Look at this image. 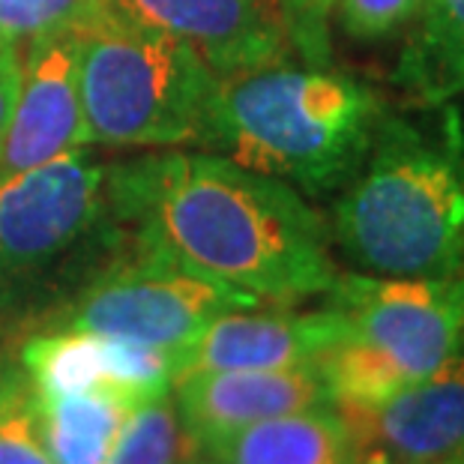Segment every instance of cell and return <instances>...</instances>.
Instances as JSON below:
<instances>
[{
	"mask_svg": "<svg viewBox=\"0 0 464 464\" xmlns=\"http://www.w3.org/2000/svg\"><path fill=\"white\" fill-rule=\"evenodd\" d=\"M108 204L135 252L261 303L333 288V234L294 186L207 150L108 165Z\"/></svg>",
	"mask_w": 464,
	"mask_h": 464,
	"instance_id": "obj_1",
	"label": "cell"
},
{
	"mask_svg": "<svg viewBox=\"0 0 464 464\" xmlns=\"http://www.w3.org/2000/svg\"><path fill=\"white\" fill-rule=\"evenodd\" d=\"M387 114L357 75L279 61L216 75L195 147L324 198L353 180Z\"/></svg>",
	"mask_w": 464,
	"mask_h": 464,
	"instance_id": "obj_2",
	"label": "cell"
},
{
	"mask_svg": "<svg viewBox=\"0 0 464 464\" xmlns=\"http://www.w3.org/2000/svg\"><path fill=\"white\" fill-rule=\"evenodd\" d=\"M429 117L387 114L333 204V243L360 273L464 270V126L452 102Z\"/></svg>",
	"mask_w": 464,
	"mask_h": 464,
	"instance_id": "obj_3",
	"label": "cell"
},
{
	"mask_svg": "<svg viewBox=\"0 0 464 464\" xmlns=\"http://www.w3.org/2000/svg\"><path fill=\"white\" fill-rule=\"evenodd\" d=\"M78 82L91 144H198L216 72L156 27L105 9L78 27Z\"/></svg>",
	"mask_w": 464,
	"mask_h": 464,
	"instance_id": "obj_4",
	"label": "cell"
},
{
	"mask_svg": "<svg viewBox=\"0 0 464 464\" xmlns=\"http://www.w3.org/2000/svg\"><path fill=\"white\" fill-rule=\"evenodd\" d=\"M111 234L121 225L108 204V165L84 150L0 174V288L43 276Z\"/></svg>",
	"mask_w": 464,
	"mask_h": 464,
	"instance_id": "obj_5",
	"label": "cell"
},
{
	"mask_svg": "<svg viewBox=\"0 0 464 464\" xmlns=\"http://www.w3.org/2000/svg\"><path fill=\"white\" fill-rule=\"evenodd\" d=\"M258 305L264 303L252 294L135 252L130 264L111 266L87 285L54 330L93 333L180 353L213 318Z\"/></svg>",
	"mask_w": 464,
	"mask_h": 464,
	"instance_id": "obj_6",
	"label": "cell"
},
{
	"mask_svg": "<svg viewBox=\"0 0 464 464\" xmlns=\"http://www.w3.org/2000/svg\"><path fill=\"white\" fill-rule=\"evenodd\" d=\"M327 309L411 383L447 362L464 342V270L452 276L339 273Z\"/></svg>",
	"mask_w": 464,
	"mask_h": 464,
	"instance_id": "obj_7",
	"label": "cell"
},
{
	"mask_svg": "<svg viewBox=\"0 0 464 464\" xmlns=\"http://www.w3.org/2000/svg\"><path fill=\"white\" fill-rule=\"evenodd\" d=\"M91 144L82 82H78V27L36 36L22 45L18 91L0 144V174H15Z\"/></svg>",
	"mask_w": 464,
	"mask_h": 464,
	"instance_id": "obj_8",
	"label": "cell"
},
{
	"mask_svg": "<svg viewBox=\"0 0 464 464\" xmlns=\"http://www.w3.org/2000/svg\"><path fill=\"white\" fill-rule=\"evenodd\" d=\"M360 464H426L464 456V342L426 378L374 408H339Z\"/></svg>",
	"mask_w": 464,
	"mask_h": 464,
	"instance_id": "obj_9",
	"label": "cell"
},
{
	"mask_svg": "<svg viewBox=\"0 0 464 464\" xmlns=\"http://www.w3.org/2000/svg\"><path fill=\"white\" fill-rule=\"evenodd\" d=\"M108 9L180 39L216 75L270 66L291 54L276 0H108Z\"/></svg>",
	"mask_w": 464,
	"mask_h": 464,
	"instance_id": "obj_10",
	"label": "cell"
},
{
	"mask_svg": "<svg viewBox=\"0 0 464 464\" xmlns=\"http://www.w3.org/2000/svg\"><path fill=\"white\" fill-rule=\"evenodd\" d=\"M22 372L43 396L100 390L144 404L171 392L177 353L93 333L48 330L24 342Z\"/></svg>",
	"mask_w": 464,
	"mask_h": 464,
	"instance_id": "obj_11",
	"label": "cell"
},
{
	"mask_svg": "<svg viewBox=\"0 0 464 464\" xmlns=\"http://www.w3.org/2000/svg\"><path fill=\"white\" fill-rule=\"evenodd\" d=\"M344 335V321L321 312H225L177 353V381L198 372L309 365ZM174 381V383H177Z\"/></svg>",
	"mask_w": 464,
	"mask_h": 464,
	"instance_id": "obj_12",
	"label": "cell"
},
{
	"mask_svg": "<svg viewBox=\"0 0 464 464\" xmlns=\"http://www.w3.org/2000/svg\"><path fill=\"white\" fill-rule=\"evenodd\" d=\"M171 390L183 429L201 450L252 422L333 404L314 362L294 369L198 372L186 374Z\"/></svg>",
	"mask_w": 464,
	"mask_h": 464,
	"instance_id": "obj_13",
	"label": "cell"
},
{
	"mask_svg": "<svg viewBox=\"0 0 464 464\" xmlns=\"http://www.w3.org/2000/svg\"><path fill=\"white\" fill-rule=\"evenodd\" d=\"M210 464H360L357 438L335 404L237 429L204 450Z\"/></svg>",
	"mask_w": 464,
	"mask_h": 464,
	"instance_id": "obj_14",
	"label": "cell"
},
{
	"mask_svg": "<svg viewBox=\"0 0 464 464\" xmlns=\"http://www.w3.org/2000/svg\"><path fill=\"white\" fill-rule=\"evenodd\" d=\"M392 69V82L417 108L464 96V0H422Z\"/></svg>",
	"mask_w": 464,
	"mask_h": 464,
	"instance_id": "obj_15",
	"label": "cell"
},
{
	"mask_svg": "<svg viewBox=\"0 0 464 464\" xmlns=\"http://www.w3.org/2000/svg\"><path fill=\"white\" fill-rule=\"evenodd\" d=\"M39 431L54 464H105L138 401L117 392H34ZM147 404V401H144Z\"/></svg>",
	"mask_w": 464,
	"mask_h": 464,
	"instance_id": "obj_16",
	"label": "cell"
},
{
	"mask_svg": "<svg viewBox=\"0 0 464 464\" xmlns=\"http://www.w3.org/2000/svg\"><path fill=\"white\" fill-rule=\"evenodd\" d=\"M198 456H204V450L183 429L168 392L132 413L105 464H186Z\"/></svg>",
	"mask_w": 464,
	"mask_h": 464,
	"instance_id": "obj_17",
	"label": "cell"
},
{
	"mask_svg": "<svg viewBox=\"0 0 464 464\" xmlns=\"http://www.w3.org/2000/svg\"><path fill=\"white\" fill-rule=\"evenodd\" d=\"M0 464H54L39 431L34 387L22 369H0Z\"/></svg>",
	"mask_w": 464,
	"mask_h": 464,
	"instance_id": "obj_18",
	"label": "cell"
},
{
	"mask_svg": "<svg viewBox=\"0 0 464 464\" xmlns=\"http://www.w3.org/2000/svg\"><path fill=\"white\" fill-rule=\"evenodd\" d=\"M105 9L108 0H0V39L22 48L36 36L82 27Z\"/></svg>",
	"mask_w": 464,
	"mask_h": 464,
	"instance_id": "obj_19",
	"label": "cell"
},
{
	"mask_svg": "<svg viewBox=\"0 0 464 464\" xmlns=\"http://www.w3.org/2000/svg\"><path fill=\"white\" fill-rule=\"evenodd\" d=\"M285 36L303 63L333 66V9L335 0H276Z\"/></svg>",
	"mask_w": 464,
	"mask_h": 464,
	"instance_id": "obj_20",
	"label": "cell"
},
{
	"mask_svg": "<svg viewBox=\"0 0 464 464\" xmlns=\"http://www.w3.org/2000/svg\"><path fill=\"white\" fill-rule=\"evenodd\" d=\"M422 0H335L333 22L353 43H381L404 31Z\"/></svg>",
	"mask_w": 464,
	"mask_h": 464,
	"instance_id": "obj_21",
	"label": "cell"
},
{
	"mask_svg": "<svg viewBox=\"0 0 464 464\" xmlns=\"http://www.w3.org/2000/svg\"><path fill=\"white\" fill-rule=\"evenodd\" d=\"M18 66H22V48L0 39V144H4L9 117H13L15 91H18Z\"/></svg>",
	"mask_w": 464,
	"mask_h": 464,
	"instance_id": "obj_22",
	"label": "cell"
},
{
	"mask_svg": "<svg viewBox=\"0 0 464 464\" xmlns=\"http://www.w3.org/2000/svg\"><path fill=\"white\" fill-rule=\"evenodd\" d=\"M426 464H464V456H456V459H440V461H426Z\"/></svg>",
	"mask_w": 464,
	"mask_h": 464,
	"instance_id": "obj_23",
	"label": "cell"
},
{
	"mask_svg": "<svg viewBox=\"0 0 464 464\" xmlns=\"http://www.w3.org/2000/svg\"><path fill=\"white\" fill-rule=\"evenodd\" d=\"M198 461H201V456H198V459H192V461H186V464H198Z\"/></svg>",
	"mask_w": 464,
	"mask_h": 464,
	"instance_id": "obj_24",
	"label": "cell"
},
{
	"mask_svg": "<svg viewBox=\"0 0 464 464\" xmlns=\"http://www.w3.org/2000/svg\"><path fill=\"white\" fill-rule=\"evenodd\" d=\"M198 464H210V461H207V456H201V461Z\"/></svg>",
	"mask_w": 464,
	"mask_h": 464,
	"instance_id": "obj_25",
	"label": "cell"
}]
</instances>
